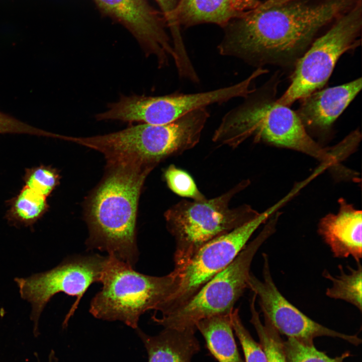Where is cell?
I'll return each instance as SVG.
<instances>
[{"label": "cell", "instance_id": "1", "mask_svg": "<svg viewBox=\"0 0 362 362\" xmlns=\"http://www.w3.org/2000/svg\"><path fill=\"white\" fill-rule=\"evenodd\" d=\"M359 1L292 0L266 9L257 7L223 28L218 52L255 66L291 61Z\"/></svg>", "mask_w": 362, "mask_h": 362}, {"label": "cell", "instance_id": "2", "mask_svg": "<svg viewBox=\"0 0 362 362\" xmlns=\"http://www.w3.org/2000/svg\"><path fill=\"white\" fill-rule=\"evenodd\" d=\"M152 169L133 161L107 162L105 176L85 204L88 248L106 251L135 265L139 256L136 228L138 200Z\"/></svg>", "mask_w": 362, "mask_h": 362}, {"label": "cell", "instance_id": "3", "mask_svg": "<svg viewBox=\"0 0 362 362\" xmlns=\"http://www.w3.org/2000/svg\"><path fill=\"white\" fill-rule=\"evenodd\" d=\"M252 93L223 116L214 132L213 142L236 147L252 138L256 142L304 153L329 167L338 165V157L310 137L297 113Z\"/></svg>", "mask_w": 362, "mask_h": 362}, {"label": "cell", "instance_id": "4", "mask_svg": "<svg viewBox=\"0 0 362 362\" xmlns=\"http://www.w3.org/2000/svg\"><path fill=\"white\" fill-rule=\"evenodd\" d=\"M178 281L174 269L161 277L146 275L108 255L103 287L93 298L89 312L96 318L120 321L136 329L141 315L150 310L158 312L175 292Z\"/></svg>", "mask_w": 362, "mask_h": 362}, {"label": "cell", "instance_id": "5", "mask_svg": "<svg viewBox=\"0 0 362 362\" xmlns=\"http://www.w3.org/2000/svg\"><path fill=\"white\" fill-rule=\"evenodd\" d=\"M248 184V181H242L211 199L180 201L165 212L166 227L175 243L174 269L180 270L207 242L232 231L259 214L247 205L230 207L233 197Z\"/></svg>", "mask_w": 362, "mask_h": 362}, {"label": "cell", "instance_id": "6", "mask_svg": "<svg viewBox=\"0 0 362 362\" xmlns=\"http://www.w3.org/2000/svg\"><path fill=\"white\" fill-rule=\"evenodd\" d=\"M277 223L275 219H270L233 261L208 281L185 304L160 317L153 315V321L164 328L196 329L197 323L202 319L230 313L236 302L248 289L254 256L275 232Z\"/></svg>", "mask_w": 362, "mask_h": 362}, {"label": "cell", "instance_id": "7", "mask_svg": "<svg viewBox=\"0 0 362 362\" xmlns=\"http://www.w3.org/2000/svg\"><path fill=\"white\" fill-rule=\"evenodd\" d=\"M362 0L341 15L298 58L290 84L277 101L289 106L322 87L339 57L360 42Z\"/></svg>", "mask_w": 362, "mask_h": 362}, {"label": "cell", "instance_id": "8", "mask_svg": "<svg viewBox=\"0 0 362 362\" xmlns=\"http://www.w3.org/2000/svg\"><path fill=\"white\" fill-rule=\"evenodd\" d=\"M256 77L252 72L235 84L201 93L122 96L117 102L109 104L108 109L100 113L99 117L101 121L141 122L152 125L169 123L196 110L246 97L254 91L253 84Z\"/></svg>", "mask_w": 362, "mask_h": 362}, {"label": "cell", "instance_id": "9", "mask_svg": "<svg viewBox=\"0 0 362 362\" xmlns=\"http://www.w3.org/2000/svg\"><path fill=\"white\" fill-rule=\"evenodd\" d=\"M108 259V255L96 253L77 255L66 258L47 272L15 279L21 298L31 304V319L35 336L39 334L38 322L42 311L50 299L60 292L76 297L63 322V327L67 326L88 287L94 283L101 282Z\"/></svg>", "mask_w": 362, "mask_h": 362}, {"label": "cell", "instance_id": "10", "mask_svg": "<svg viewBox=\"0 0 362 362\" xmlns=\"http://www.w3.org/2000/svg\"><path fill=\"white\" fill-rule=\"evenodd\" d=\"M280 207L281 203L278 202L243 225L201 247L177 271V289L158 312L161 315H166L185 304L208 281L233 261L256 229Z\"/></svg>", "mask_w": 362, "mask_h": 362}, {"label": "cell", "instance_id": "11", "mask_svg": "<svg viewBox=\"0 0 362 362\" xmlns=\"http://www.w3.org/2000/svg\"><path fill=\"white\" fill-rule=\"evenodd\" d=\"M263 280L251 273L248 289L256 295L264 319L280 334L306 343H314L320 336L340 338L355 346L361 343L356 335H348L329 329L315 321L289 301L280 292L273 279L268 255L263 253Z\"/></svg>", "mask_w": 362, "mask_h": 362}, {"label": "cell", "instance_id": "12", "mask_svg": "<svg viewBox=\"0 0 362 362\" xmlns=\"http://www.w3.org/2000/svg\"><path fill=\"white\" fill-rule=\"evenodd\" d=\"M209 117L207 108H201L169 123L135 125L129 138L130 150L141 162L154 168L163 160L194 147Z\"/></svg>", "mask_w": 362, "mask_h": 362}, {"label": "cell", "instance_id": "13", "mask_svg": "<svg viewBox=\"0 0 362 362\" xmlns=\"http://www.w3.org/2000/svg\"><path fill=\"white\" fill-rule=\"evenodd\" d=\"M104 15L122 25L135 37L147 55L162 65L174 56L173 44L161 13L147 0H94Z\"/></svg>", "mask_w": 362, "mask_h": 362}, {"label": "cell", "instance_id": "14", "mask_svg": "<svg viewBox=\"0 0 362 362\" xmlns=\"http://www.w3.org/2000/svg\"><path fill=\"white\" fill-rule=\"evenodd\" d=\"M336 214L322 218L318 233L336 258L352 257L357 262L362 257V212L341 198Z\"/></svg>", "mask_w": 362, "mask_h": 362}, {"label": "cell", "instance_id": "15", "mask_svg": "<svg viewBox=\"0 0 362 362\" xmlns=\"http://www.w3.org/2000/svg\"><path fill=\"white\" fill-rule=\"evenodd\" d=\"M361 78L315 91L302 99L297 113L306 127L328 129L361 89Z\"/></svg>", "mask_w": 362, "mask_h": 362}, {"label": "cell", "instance_id": "16", "mask_svg": "<svg viewBox=\"0 0 362 362\" xmlns=\"http://www.w3.org/2000/svg\"><path fill=\"white\" fill-rule=\"evenodd\" d=\"M259 0H179L174 21L179 28L213 23L224 28L230 21L256 8Z\"/></svg>", "mask_w": 362, "mask_h": 362}, {"label": "cell", "instance_id": "17", "mask_svg": "<svg viewBox=\"0 0 362 362\" xmlns=\"http://www.w3.org/2000/svg\"><path fill=\"white\" fill-rule=\"evenodd\" d=\"M136 330L147 350L148 362H191L200 349L196 328H164L155 336Z\"/></svg>", "mask_w": 362, "mask_h": 362}, {"label": "cell", "instance_id": "18", "mask_svg": "<svg viewBox=\"0 0 362 362\" xmlns=\"http://www.w3.org/2000/svg\"><path fill=\"white\" fill-rule=\"evenodd\" d=\"M230 314L202 319L197 323L196 327L203 335L210 353L217 361L244 362L236 344Z\"/></svg>", "mask_w": 362, "mask_h": 362}, {"label": "cell", "instance_id": "19", "mask_svg": "<svg viewBox=\"0 0 362 362\" xmlns=\"http://www.w3.org/2000/svg\"><path fill=\"white\" fill-rule=\"evenodd\" d=\"M340 275L332 276L325 269L322 273L324 278L330 281L332 286L326 291V295L330 298L341 300L354 306L361 311L362 268L360 262L357 263V267L353 268L348 265L349 273H345L343 266H338Z\"/></svg>", "mask_w": 362, "mask_h": 362}, {"label": "cell", "instance_id": "20", "mask_svg": "<svg viewBox=\"0 0 362 362\" xmlns=\"http://www.w3.org/2000/svg\"><path fill=\"white\" fill-rule=\"evenodd\" d=\"M46 197L25 186L13 199L8 218L15 224L33 225L47 211Z\"/></svg>", "mask_w": 362, "mask_h": 362}, {"label": "cell", "instance_id": "21", "mask_svg": "<svg viewBox=\"0 0 362 362\" xmlns=\"http://www.w3.org/2000/svg\"><path fill=\"white\" fill-rule=\"evenodd\" d=\"M256 299V295L253 294L249 304L251 313L250 322L257 333L259 343L266 354L267 362H288L284 351V340L281 335L267 320L264 319V322H261L255 307Z\"/></svg>", "mask_w": 362, "mask_h": 362}, {"label": "cell", "instance_id": "22", "mask_svg": "<svg viewBox=\"0 0 362 362\" xmlns=\"http://www.w3.org/2000/svg\"><path fill=\"white\" fill-rule=\"evenodd\" d=\"M283 348L288 362H343L350 355L346 351L335 357L318 350L314 343H306L293 338L283 340Z\"/></svg>", "mask_w": 362, "mask_h": 362}, {"label": "cell", "instance_id": "23", "mask_svg": "<svg viewBox=\"0 0 362 362\" xmlns=\"http://www.w3.org/2000/svg\"><path fill=\"white\" fill-rule=\"evenodd\" d=\"M164 177L168 187L176 195L194 201L206 199L199 191L192 176L174 165L171 164L165 170Z\"/></svg>", "mask_w": 362, "mask_h": 362}, {"label": "cell", "instance_id": "24", "mask_svg": "<svg viewBox=\"0 0 362 362\" xmlns=\"http://www.w3.org/2000/svg\"><path fill=\"white\" fill-rule=\"evenodd\" d=\"M230 316L233 330L242 348L245 362H267L266 354L260 344L252 338L242 323L238 309H233Z\"/></svg>", "mask_w": 362, "mask_h": 362}, {"label": "cell", "instance_id": "25", "mask_svg": "<svg viewBox=\"0 0 362 362\" xmlns=\"http://www.w3.org/2000/svg\"><path fill=\"white\" fill-rule=\"evenodd\" d=\"M59 178L55 169L41 165L27 169L24 181L25 186L46 198L59 184Z\"/></svg>", "mask_w": 362, "mask_h": 362}, {"label": "cell", "instance_id": "26", "mask_svg": "<svg viewBox=\"0 0 362 362\" xmlns=\"http://www.w3.org/2000/svg\"><path fill=\"white\" fill-rule=\"evenodd\" d=\"M6 133L48 134L0 112V133Z\"/></svg>", "mask_w": 362, "mask_h": 362}, {"label": "cell", "instance_id": "27", "mask_svg": "<svg viewBox=\"0 0 362 362\" xmlns=\"http://www.w3.org/2000/svg\"><path fill=\"white\" fill-rule=\"evenodd\" d=\"M161 10V14L166 26L169 27L171 33L179 31L174 21V13L179 0H154Z\"/></svg>", "mask_w": 362, "mask_h": 362}, {"label": "cell", "instance_id": "28", "mask_svg": "<svg viewBox=\"0 0 362 362\" xmlns=\"http://www.w3.org/2000/svg\"><path fill=\"white\" fill-rule=\"evenodd\" d=\"M291 1L292 0H266L264 2H261L258 8L260 9H266Z\"/></svg>", "mask_w": 362, "mask_h": 362}]
</instances>
